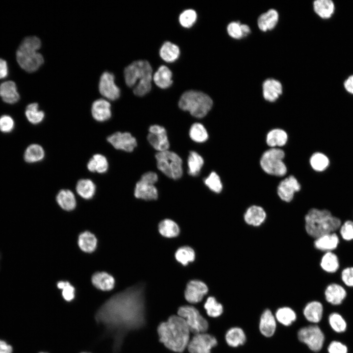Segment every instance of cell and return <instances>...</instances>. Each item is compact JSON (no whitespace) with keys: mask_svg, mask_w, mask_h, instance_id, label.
Listing matches in <instances>:
<instances>
[{"mask_svg":"<svg viewBox=\"0 0 353 353\" xmlns=\"http://www.w3.org/2000/svg\"><path fill=\"white\" fill-rule=\"evenodd\" d=\"M145 286L140 283L119 292L98 309L96 322L113 339V353H120L124 339L129 332L140 329L147 323Z\"/></svg>","mask_w":353,"mask_h":353,"instance_id":"1","label":"cell"},{"mask_svg":"<svg viewBox=\"0 0 353 353\" xmlns=\"http://www.w3.org/2000/svg\"><path fill=\"white\" fill-rule=\"evenodd\" d=\"M159 340L168 349L182 353L190 341V331L185 320L177 315H172L161 322L157 328Z\"/></svg>","mask_w":353,"mask_h":353,"instance_id":"2","label":"cell"},{"mask_svg":"<svg viewBox=\"0 0 353 353\" xmlns=\"http://www.w3.org/2000/svg\"><path fill=\"white\" fill-rule=\"evenodd\" d=\"M342 222L326 208H311L304 217V227L307 234L316 239L328 233L337 232Z\"/></svg>","mask_w":353,"mask_h":353,"instance_id":"3","label":"cell"},{"mask_svg":"<svg viewBox=\"0 0 353 353\" xmlns=\"http://www.w3.org/2000/svg\"><path fill=\"white\" fill-rule=\"evenodd\" d=\"M126 84L130 87H134V94L139 97L145 96L151 88L152 70L150 63L143 60L133 61L124 72Z\"/></svg>","mask_w":353,"mask_h":353,"instance_id":"4","label":"cell"},{"mask_svg":"<svg viewBox=\"0 0 353 353\" xmlns=\"http://www.w3.org/2000/svg\"><path fill=\"white\" fill-rule=\"evenodd\" d=\"M41 46V42L36 36L27 37L23 40L16 52V59L23 70L32 73L43 64L44 58L37 51Z\"/></svg>","mask_w":353,"mask_h":353,"instance_id":"5","label":"cell"},{"mask_svg":"<svg viewBox=\"0 0 353 353\" xmlns=\"http://www.w3.org/2000/svg\"><path fill=\"white\" fill-rule=\"evenodd\" d=\"M213 105L211 98L207 94L198 91L185 92L178 101V106L187 111L193 116L201 118L206 115Z\"/></svg>","mask_w":353,"mask_h":353,"instance_id":"6","label":"cell"},{"mask_svg":"<svg viewBox=\"0 0 353 353\" xmlns=\"http://www.w3.org/2000/svg\"><path fill=\"white\" fill-rule=\"evenodd\" d=\"M284 151L280 148H270L262 154L260 165L266 174L277 176H283L287 173V167L283 162Z\"/></svg>","mask_w":353,"mask_h":353,"instance_id":"7","label":"cell"},{"mask_svg":"<svg viewBox=\"0 0 353 353\" xmlns=\"http://www.w3.org/2000/svg\"><path fill=\"white\" fill-rule=\"evenodd\" d=\"M159 170L169 178L177 179L182 175V161L175 152L167 150L155 155Z\"/></svg>","mask_w":353,"mask_h":353,"instance_id":"8","label":"cell"},{"mask_svg":"<svg viewBox=\"0 0 353 353\" xmlns=\"http://www.w3.org/2000/svg\"><path fill=\"white\" fill-rule=\"evenodd\" d=\"M297 337L300 342L314 353L319 352L323 349L326 340L323 331L317 324L300 328L297 332Z\"/></svg>","mask_w":353,"mask_h":353,"instance_id":"9","label":"cell"},{"mask_svg":"<svg viewBox=\"0 0 353 353\" xmlns=\"http://www.w3.org/2000/svg\"><path fill=\"white\" fill-rule=\"evenodd\" d=\"M177 315L185 320L190 332L194 334L205 332L208 328L207 320L192 305L180 306L177 310Z\"/></svg>","mask_w":353,"mask_h":353,"instance_id":"10","label":"cell"},{"mask_svg":"<svg viewBox=\"0 0 353 353\" xmlns=\"http://www.w3.org/2000/svg\"><path fill=\"white\" fill-rule=\"evenodd\" d=\"M157 180L158 176L155 173L148 172L144 174L136 184L134 196L147 201L156 200L158 192L154 184Z\"/></svg>","mask_w":353,"mask_h":353,"instance_id":"11","label":"cell"},{"mask_svg":"<svg viewBox=\"0 0 353 353\" xmlns=\"http://www.w3.org/2000/svg\"><path fill=\"white\" fill-rule=\"evenodd\" d=\"M218 344L216 338L205 332L194 334L190 340L187 349L189 353H211V349Z\"/></svg>","mask_w":353,"mask_h":353,"instance_id":"12","label":"cell"},{"mask_svg":"<svg viewBox=\"0 0 353 353\" xmlns=\"http://www.w3.org/2000/svg\"><path fill=\"white\" fill-rule=\"evenodd\" d=\"M99 89L104 98L110 101L117 100L121 94L120 89L115 84L114 75L108 72H104L101 75Z\"/></svg>","mask_w":353,"mask_h":353,"instance_id":"13","label":"cell"},{"mask_svg":"<svg viewBox=\"0 0 353 353\" xmlns=\"http://www.w3.org/2000/svg\"><path fill=\"white\" fill-rule=\"evenodd\" d=\"M147 139L150 144L158 152L168 150L169 142L165 128L160 126L154 125L149 128Z\"/></svg>","mask_w":353,"mask_h":353,"instance_id":"14","label":"cell"},{"mask_svg":"<svg viewBox=\"0 0 353 353\" xmlns=\"http://www.w3.org/2000/svg\"><path fill=\"white\" fill-rule=\"evenodd\" d=\"M301 189V185L297 179L293 176H289L279 182L277 187V194L282 201L289 202L293 199L295 194Z\"/></svg>","mask_w":353,"mask_h":353,"instance_id":"15","label":"cell"},{"mask_svg":"<svg viewBox=\"0 0 353 353\" xmlns=\"http://www.w3.org/2000/svg\"><path fill=\"white\" fill-rule=\"evenodd\" d=\"M107 141L117 150L131 152L137 146L136 139L129 132H116L107 138Z\"/></svg>","mask_w":353,"mask_h":353,"instance_id":"16","label":"cell"},{"mask_svg":"<svg viewBox=\"0 0 353 353\" xmlns=\"http://www.w3.org/2000/svg\"><path fill=\"white\" fill-rule=\"evenodd\" d=\"M208 291V287L203 282L192 280L187 284L184 291L185 299L191 303H197L202 301Z\"/></svg>","mask_w":353,"mask_h":353,"instance_id":"17","label":"cell"},{"mask_svg":"<svg viewBox=\"0 0 353 353\" xmlns=\"http://www.w3.org/2000/svg\"><path fill=\"white\" fill-rule=\"evenodd\" d=\"M277 323L272 310L269 308L265 309L259 319L258 328L260 333L267 338L272 337L276 331Z\"/></svg>","mask_w":353,"mask_h":353,"instance_id":"18","label":"cell"},{"mask_svg":"<svg viewBox=\"0 0 353 353\" xmlns=\"http://www.w3.org/2000/svg\"><path fill=\"white\" fill-rule=\"evenodd\" d=\"M340 242V237L337 232L322 235L313 241V247L322 253L333 252Z\"/></svg>","mask_w":353,"mask_h":353,"instance_id":"19","label":"cell"},{"mask_svg":"<svg viewBox=\"0 0 353 353\" xmlns=\"http://www.w3.org/2000/svg\"><path fill=\"white\" fill-rule=\"evenodd\" d=\"M267 213L262 206L252 205L248 207L243 215V219L246 224L253 227L261 226L266 221Z\"/></svg>","mask_w":353,"mask_h":353,"instance_id":"20","label":"cell"},{"mask_svg":"<svg viewBox=\"0 0 353 353\" xmlns=\"http://www.w3.org/2000/svg\"><path fill=\"white\" fill-rule=\"evenodd\" d=\"M324 294L326 302L332 305H339L346 298L347 291L343 285L331 283L327 286Z\"/></svg>","mask_w":353,"mask_h":353,"instance_id":"21","label":"cell"},{"mask_svg":"<svg viewBox=\"0 0 353 353\" xmlns=\"http://www.w3.org/2000/svg\"><path fill=\"white\" fill-rule=\"evenodd\" d=\"M303 313L304 318L312 324L320 323L323 317L324 306L321 302L312 300L304 306Z\"/></svg>","mask_w":353,"mask_h":353,"instance_id":"22","label":"cell"},{"mask_svg":"<svg viewBox=\"0 0 353 353\" xmlns=\"http://www.w3.org/2000/svg\"><path fill=\"white\" fill-rule=\"evenodd\" d=\"M283 87L281 82L274 78H268L262 84L264 99L269 102H275L281 95Z\"/></svg>","mask_w":353,"mask_h":353,"instance_id":"23","label":"cell"},{"mask_svg":"<svg viewBox=\"0 0 353 353\" xmlns=\"http://www.w3.org/2000/svg\"><path fill=\"white\" fill-rule=\"evenodd\" d=\"M91 113L93 118L97 121H106L111 117V104L105 99H98L92 105Z\"/></svg>","mask_w":353,"mask_h":353,"instance_id":"24","label":"cell"},{"mask_svg":"<svg viewBox=\"0 0 353 353\" xmlns=\"http://www.w3.org/2000/svg\"><path fill=\"white\" fill-rule=\"evenodd\" d=\"M278 19V12L275 9H270L259 16L257 23L258 27L263 32L271 30L277 25Z\"/></svg>","mask_w":353,"mask_h":353,"instance_id":"25","label":"cell"},{"mask_svg":"<svg viewBox=\"0 0 353 353\" xmlns=\"http://www.w3.org/2000/svg\"><path fill=\"white\" fill-rule=\"evenodd\" d=\"M225 340L229 347L237 348L245 344L247 341V336L241 328L233 327L226 332Z\"/></svg>","mask_w":353,"mask_h":353,"instance_id":"26","label":"cell"},{"mask_svg":"<svg viewBox=\"0 0 353 353\" xmlns=\"http://www.w3.org/2000/svg\"><path fill=\"white\" fill-rule=\"evenodd\" d=\"M319 266L326 273H335L340 267L338 257L333 252L323 253L319 261Z\"/></svg>","mask_w":353,"mask_h":353,"instance_id":"27","label":"cell"},{"mask_svg":"<svg viewBox=\"0 0 353 353\" xmlns=\"http://www.w3.org/2000/svg\"><path fill=\"white\" fill-rule=\"evenodd\" d=\"M0 96L2 101L9 104H14L20 99L17 87L14 82L7 81L0 85Z\"/></svg>","mask_w":353,"mask_h":353,"instance_id":"28","label":"cell"},{"mask_svg":"<svg viewBox=\"0 0 353 353\" xmlns=\"http://www.w3.org/2000/svg\"><path fill=\"white\" fill-rule=\"evenodd\" d=\"M91 281L95 287L102 291H110L115 285L114 277L105 272H97L93 274Z\"/></svg>","mask_w":353,"mask_h":353,"instance_id":"29","label":"cell"},{"mask_svg":"<svg viewBox=\"0 0 353 353\" xmlns=\"http://www.w3.org/2000/svg\"><path fill=\"white\" fill-rule=\"evenodd\" d=\"M287 140V132L280 128H274L270 130L266 138V143L270 148L282 147L286 144Z\"/></svg>","mask_w":353,"mask_h":353,"instance_id":"30","label":"cell"},{"mask_svg":"<svg viewBox=\"0 0 353 353\" xmlns=\"http://www.w3.org/2000/svg\"><path fill=\"white\" fill-rule=\"evenodd\" d=\"M274 315L277 322L285 327L290 326L297 319L295 311L291 307L287 306L278 308Z\"/></svg>","mask_w":353,"mask_h":353,"instance_id":"31","label":"cell"},{"mask_svg":"<svg viewBox=\"0 0 353 353\" xmlns=\"http://www.w3.org/2000/svg\"><path fill=\"white\" fill-rule=\"evenodd\" d=\"M152 78L155 84L162 89L169 87L173 83L172 73L167 66L164 65L159 67L154 74Z\"/></svg>","mask_w":353,"mask_h":353,"instance_id":"32","label":"cell"},{"mask_svg":"<svg viewBox=\"0 0 353 353\" xmlns=\"http://www.w3.org/2000/svg\"><path fill=\"white\" fill-rule=\"evenodd\" d=\"M56 200L60 207L65 210H72L76 207V198L74 193L70 190H61L56 195Z\"/></svg>","mask_w":353,"mask_h":353,"instance_id":"33","label":"cell"},{"mask_svg":"<svg viewBox=\"0 0 353 353\" xmlns=\"http://www.w3.org/2000/svg\"><path fill=\"white\" fill-rule=\"evenodd\" d=\"M313 5L314 12L322 19H329L334 13V4L330 0H316Z\"/></svg>","mask_w":353,"mask_h":353,"instance_id":"34","label":"cell"},{"mask_svg":"<svg viewBox=\"0 0 353 353\" xmlns=\"http://www.w3.org/2000/svg\"><path fill=\"white\" fill-rule=\"evenodd\" d=\"M79 248L85 252H94L97 245V239L94 234L88 231L80 233L78 238Z\"/></svg>","mask_w":353,"mask_h":353,"instance_id":"35","label":"cell"},{"mask_svg":"<svg viewBox=\"0 0 353 353\" xmlns=\"http://www.w3.org/2000/svg\"><path fill=\"white\" fill-rule=\"evenodd\" d=\"M45 157V151L42 146L33 144L28 146L25 151L24 159L28 163L42 161Z\"/></svg>","mask_w":353,"mask_h":353,"instance_id":"36","label":"cell"},{"mask_svg":"<svg viewBox=\"0 0 353 353\" xmlns=\"http://www.w3.org/2000/svg\"><path fill=\"white\" fill-rule=\"evenodd\" d=\"M159 54L161 58L167 62H173L176 60L180 54L178 47L170 42H165L161 46Z\"/></svg>","mask_w":353,"mask_h":353,"instance_id":"37","label":"cell"},{"mask_svg":"<svg viewBox=\"0 0 353 353\" xmlns=\"http://www.w3.org/2000/svg\"><path fill=\"white\" fill-rule=\"evenodd\" d=\"M87 167L91 172L104 173L108 169V163L104 156L101 154H96L89 160Z\"/></svg>","mask_w":353,"mask_h":353,"instance_id":"38","label":"cell"},{"mask_svg":"<svg viewBox=\"0 0 353 353\" xmlns=\"http://www.w3.org/2000/svg\"><path fill=\"white\" fill-rule=\"evenodd\" d=\"M76 191L81 197L89 200L93 198L95 195L96 185L89 179H81L76 183Z\"/></svg>","mask_w":353,"mask_h":353,"instance_id":"39","label":"cell"},{"mask_svg":"<svg viewBox=\"0 0 353 353\" xmlns=\"http://www.w3.org/2000/svg\"><path fill=\"white\" fill-rule=\"evenodd\" d=\"M203 164V159L199 153L194 151H190L187 160L188 173L193 176H197Z\"/></svg>","mask_w":353,"mask_h":353,"instance_id":"40","label":"cell"},{"mask_svg":"<svg viewBox=\"0 0 353 353\" xmlns=\"http://www.w3.org/2000/svg\"><path fill=\"white\" fill-rule=\"evenodd\" d=\"M159 233L163 236L172 238L177 236L179 233V228L176 223L170 219H164L158 225Z\"/></svg>","mask_w":353,"mask_h":353,"instance_id":"41","label":"cell"},{"mask_svg":"<svg viewBox=\"0 0 353 353\" xmlns=\"http://www.w3.org/2000/svg\"><path fill=\"white\" fill-rule=\"evenodd\" d=\"M25 116L31 124L38 125L41 123L45 117L44 112L39 109L37 103L34 102L27 105L25 111Z\"/></svg>","mask_w":353,"mask_h":353,"instance_id":"42","label":"cell"},{"mask_svg":"<svg viewBox=\"0 0 353 353\" xmlns=\"http://www.w3.org/2000/svg\"><path fill=\"white\" fill-rule=\"evenodd\" d=\"M207 314L212 318L220 317L224 312L223 305L212 296L208 297L204 304Z\"/></svg>","mask_w":353,"mask_h":353,"instance_id":"43","label":"cell"},{"mask_svg":"<svg viewBox=\"0 0 353 353\" xmlns=\"http://www.w3.org/2000/svg\"><path fill=\"white\" fill-rule=\"evenodd\" d=\"M175 256L178 262L183 266H186L189 262L194 260L195 253L193 249L191 247L183 246L177 250Z\"/></svg>","mask_w":353,"mask_h":353,"instance_id":"44","label":"cell"},{"mask_svg":"<svg viewBox=\"0 0 353 353\" xmlns=\"http://www.w3.org/2000/svg\"><path fill=\"white\" fill-rule=\"evenodd\" d=\"M189 136L191 139L197 143L205 142L208 138V133L204 126L200 123L193 124L189 130Z\"/></svg>","mask_w":353,"mask_h":353,"instance_id":"45","label":"cell"},{"mask_svg":"<svg viewBox=\"0 0 353 353\" xmlns=\"http://www.w3.org/2000/svg\"><path fill=\"white\" fill-rule=\"evenodd\" d=\"M328 322L331 328L336 333H342L346 330V322L343 317L338 313H330L328 317Z\"/></svg>","mask_w":353,"mask_h":353,"instance_id":"46","label":"cell"},{"mask_svg":"<svg viewBox=\"0 0 353 353\" xmlns=\"http://www.w3.org/2000/svg\"><path fill=\"white\" fill-rule=\"evenodd\" d=\"M329 159L324 154L321 152L313 153L310 158V164L312 168L317 172L325 170L329 165Z\"/></svg>","mask_w":353,"mask_h":353,"instance_id":"47","label":"cell"},{"mask_svg":"<svg viewBox=\"0 0 353 353\" xmlns=\"http://www.w3.org/2000/svg\"><path fill=\"white\" fill-rule=\"evenodd\" d=\"M203 181L205 185L212 191L216 193H220L222 191L223 184L216 173L212 172Z\"/></svg>","mask_w":353,"mask_h":353,"instance_id":"48","label":"cell"},{"mask_svg":"<svg viewBox=\"0 0 353 353\" xmlns=\"http://www.w3.org/2000/svg\"><path fill=\"white\" fill-rule=\"evenodd\" d=\"M197 18L196 12L192 9L183 11L179 16V22L184 27L189 28L196 22Z\"/></svg>","mask_w":353,"mask_h":353,"instance_id":"49","label":"cell"},{"mask_svg":"<svg viewBox=\"0 0 353 353\" xmlns=\"http://www.w3.org/2000/svg\"><path fill=\"white\" fill-rule=\"evenodd\" d=\"M337 233L344 241L353 240V221L347 220L343 222Z\"/></svg>","mask_w":353,"mask_h":353,"instance_id":"50","label":"cell"},{"mask_svg":"<svg viewBox=\"0 0 353 353\" xmlns=\"http://www.w3.org/2000/svg\"><path fill=\"white\" fill-rule=\"evenodd\" d=\"M57 287L62 290V295L65 301L70 302L74 299L75 289L69 282L60 281L57 282Z\"/></svg>","mask_w":353,"mask_h":353,"instance_id":"51","label":"cell"},{"mask_svg":"<svg viewBox=\"0 0 353 353\" xmlns=\"http://www.w3.org/2000/svg\"><path fill=\"white\" fill-rule=\"evenodd\" d=\"M228 34L235 39H240L244 37L243 24L239 22H232L227 26Z\"/></svg>","mask_w":353,"mask_h":353,"instance_id":"52","label":"cell"},{"mask_svg":"<svg viewBox=\"0 0 353 353\" xmlns=\"http://www.w3.org/2000/svg\"><path fill=\"white\" fill-rule=\"evenodd\" d=\"M15 122L13 119L8 115H3L0 117V131L4 133L11 132L15 128Z\"/></svg>","mask_w":353,"mask_h":353,"instance_id":"53","label":"cell"},{"mask_svg":"<svg viewBox=\"0 0 353 353\" xmlns=\"http://www.w3.org/2000/svg\"><path fill=\"white\" fill-rule=\"evenodd\" d=\"M341 280L344 287H353V267H348L341 271Z\"/></svg>","mask_w":353,"mask_h":353,"instance_id":"54","label":"cell"},{"mask_svg":"<svg viewBox=\"0 0 353 353\" xmlns=\"http://www.w3.org/2000/svg\"><path fill=\"white\" fill-rule=\"evenodd\" d=\"M328 353H347V347L338 341H332L328 345L327 348Z\"/></svg>","mask_w":353,"mask_h":353,"instance_id":"55","label":"cell"},{"mask_svg":"<svg viewBox=\"0 0 353 353\" xmlns=\"http://www.w3.org/2000/svg\"><path fill=\"white\" fill-rule=\"evenodd\" d=\"M8 74V67L6 62L0 58V79L5 77Z\"/></svg>","mask_w":353,"mask_h":353,"instance_id":"56","label":"cell"},{"mask_svg":"<svg viewBox=\"0 0 353 353\" xmlns=\"http://www.w3.org/2000/svg\"><path fill=\"white\" fill-rule=\"evenodd\" d=\"M344 85L347 91L353 94V75L350 76L345 80Z\"/></svg>","mask_w":353,"mask_h":353,"instance_id":"57","label":"cell"},{"mask_svg":"<svg viewBox=\"0 0 353 353\" xmlns=\"http://www.w3.org/2000/svg\"><path fill=\"white\" fill-rule=\"evenodd\" d=\"M12 348L6 342L0 340V353H12Z\"/></svg>","mask_w":353,"mask_h":353,"instance_id":"58","label":"cell"},{"mask_svg":"<svg viewBox=\"0 0 353 353\" xmlns=\"http://www.w3.org/2000/svg\"><path fill=\"white\" fill-rule=\"evenodd\" d=\"M47 353L41 352V353Z\"/></svg>","mask_w":353,"mask_h":353,"instance_id":"59","label":"cell"},{"mask_svg":"<svg viewBox=\"0 0 353 353\" xmlns=\"http://www.w3.org/2000/svg\"></svg>","mask_w":353,"mask_h":353,"instance_id":"60","label":"cell"}]
</instances>
